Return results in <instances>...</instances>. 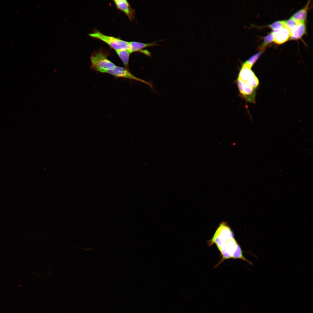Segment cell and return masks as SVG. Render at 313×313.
I'll return each mask as SVG.
<instances>
[{
  "label": "cell",
  "instance_id": "1",
  "mask_svg": "<svg viewBox=\"0 0 313 313\" xmlns=\"http://www.w3.org/2000/svg\"><path fill=\"white\" fill-rule=\"evenodd\" d=\"M207 242L209 246L216 245L222 256L216 267L225 260L231 258L241 259L253 266L251 262L244 256L233 231L227 223H221L212 238Z\"/></svg>",
  "mask_w": 313,
  "mask_h": 313
},
{
  "label": "cell",
  "instance_id": "2",
  "mask_svg": "<svg viewBox=\"0 0 313 313\" xmlns=\"http://www.w3.org/2000/svg\"><path fill=\"white\" fill-rule=\"evenodd\" d=\"M109 53L102 49L94 51L90 57L91 65L90 68L97 73H107L114 69L116 65L108 58Z\"/></svg>",
  "mask_w": 313,
  "mask_h": 313
},
{
  "label": "cell",
  "instance_id": "3",
  "mask_svg": "<svg viewBox=\"0 0 313 313\" xmlns=\"http://www.w3.org/2000/svg\"><path fill=\"white\" fill-rule=\"evenodd\" d=\"M88 35L92 38L100 40L109 45L115 51L128 50L130 48L129 42L123 41L113 37L105 35L98 30L90 33Z\"/></svg>",
  "mask_w": 313,
  "mask_h": 313
},
{
  "label": "cell",
  "instance_id": "4",
  "mask_svg": "<svg viewBox=\"0 0 313 313\" xmlns=\"http://www.w3.org/2000/svg\"><path fill=\"white\" fill-rule=\"evenodd\" d=\"M251 68L248 66L242 65L236 81L250 85L255 89L259 84V81Z\"/></svg>",
  "mask_w": 313,
  "mask_h": 313
},
{
  "label": "cell",
  "instance_id": "5",
  "mask_svg": "<svg viewBox=\"0 0 313 313\" xmlns=\"http://www.w3.org/2000/svg\"><path fill=\"white\" fill-rule=\"evenodd\" d=\"M107 73L114 76L116 78H122L141 82L148 85L152 90H154L153 84L151 81H147L136 77L129 70L124 67L116 66L114 69L108 71Z\"/></svg>",
  "mask_w": 313,
  "mask_h": 313
},
{
  "label": "cell",
  "instance_id": "6",
  "mask_svg": "<svg viewBox=\"0 0 313 313\" xmlns=\"http://www.w3.org/2000/svg\"><path fill=\"white\" fill-rule=\"evenodd\" d=\"M114 1L117 8L123 12L130 21L134 17L135 11L132 8L128 1L126 0H115Z\"/></svg>",
  "mask_w": 313,
  "mask_h": 313
},
{
  "label": "cell",
  "instance_id": "7",
  "mask_svg": "<svg viewBox=\"0 0 313 313\" xmlns=\"http://www.w3.org/2000/svg\"><path fill=\"white\" fill-rule=\"evenodd\" d=\"M272 32L274 41L277 44H280L284 43L290 37V31L285 27Z\"/></svg>",
  "mask_w": 313,
  "mask_h": 313
},
{
  "label": "cell",
  "instance_id": "8",
  "mask_svg": "<svg viewBox=\"0 0 313 313\" xmlns=\"http://www.w3.org/2000/svg\"><path fill=\"white\" fill-rule=\"evenodd\" d=\"M306 32L304 23H299L290 31V37L293 40L300 38Z\"/></svg>",
  "mask_w": 313,
  "mask_h": 313
},
{
  "label": "cell",
  "instance_id": "9",
  "mask_svg": "<svg viewBox=\"0 0 313 313\" xmlns=\"http://www.w3.org/2000/svg\"><path fill=\"white\" fill-rule=\"evenodd\" d=\"M130 48L128 50L131 54L136 51L140 52L141 49L148 47L157 45L156 42L149 43H144L136 41L129 42Z\"/></svg>",
  "mask_w": 313,
  "mask_h": 313
},
{
  "label": "cell",
  "instance_id": "10",
  "mask_svg": "<svg viewBox=\"0 0 313 313\" xmlns=\"http://www.w3.org/2000/svg\"><path fill=\"white\" fill-rule=\"evenodd\" d=\"M309 1L306 5L303 8L300 9L292 15L291 18L300 23H304L307 17L310 3Z\"/></svg>",
  "mask_w": 313,
  "mask_h": 313
},
{
  "label": "cell",
  "instance_id": "11",
  "mask_svg": "<svg viewBox=\"0 0 313 313\" xmlns=\"http://www.w3.org/2000/svg\"><path fill=\"white\" fill-rule=\"evenodd\" d=\"M116 53L119 57L125 68L129 70L128 64L130 53L128 50H116Z\"/></svg>",
  "mask_w": 313,
  "mask_h": 313
},
{
  "label": "cell",
  "instance_id": "12",
  "mask_svg": "<svg viewBox=\"0 0 313 313\" xmlns=\"http://www.w3.org/2000/svg\"><path fill=\"white\" fill-rule=\"evenodd\" d=\"M273 41H274V36L272 32L264 37L263 42L259 47V49L264 51L267 46Z\"/></svg>",
  "mask_w": 313,
  "mask_h": 313
},
{
  "label": "cell",
  "instance_id": "13",
  "mask_svg": "<svg viewBox=\"0 0 313 313\" xmlns=\"http://www.w3.org/2000/svg\"><path fill=\"white\" fill-rule=\"evenodd\" d=\"M285 21H279L270 24L268 27L274 31L285 27Z\"/></svg>",
  "mask_w": 313,
  "mask_h": 313
},
{
  "label": "cell",
  "instance_id": "14",
  "mask_svg": "<svg viewBox=\"0 0 313 313\" xmlns=\"http://www.w3.org/2000/svg\"><path fill=\"white\" fill-rule=\"evenodd\" d=\"M263 52V51H260L251 57L245 62L252 67L260 56L262 54Z\"/></svg>",
  "mask_w": 313,
  "mask_h": 313
},
{
  "label": "cell",
  "instance_id": "15",
  "mask_svg": "<svg viewBox=\"0 0 313 313\" xmlns=\"http://www.w3.org/2000/svg\"><path fill=\"white\" fill-rule=\"evenodd\" d=\"M285 27L289 29L290 31L300 23L291 18L285 21Z\"/></svg>",
  "mask_w": 313,
  "mask_h": 313
}]
</instances>
